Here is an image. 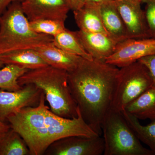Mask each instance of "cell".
<instances>
[{
    "label": "cell",
    "mask_w": 155,
    "mask_h": 155,
    "mask_svg": "<svg viewBox=\"0 0 155 155\" xmlns=\"http://www.w3.org/2000/svg\"><path fill=\"white\" fill-rule=\"evenodd\" d=\"M119 70L105 61L82 58L75 69L68 72L70 92L82 118L101 136L103 121L111 109Z\"/></svg>",
    "instance_id": "cell-1"
},
{
    "label": "cell",
    "mask_w": 155,
    "mask_h": 155,
    "mask_svg": "<svg viewBox=\"0 0 155 155\" xmlns=\"http://www.w3.org/2000/svg\"><path fill=\"white\" fill-rule=\"evenodd\" d=\"M45 100L42 91L37 106L22 108L8 118L10 127L22 137L30 155H44L52 143L67 137L101 136L85 122L78 109L77 117L64 118L50 110Z\"/></svg>",
    "instance_id": "cell-2"
},
{
    "label": "cell",
    "mask_w": 155,
    "mask_h": 155,
    "mask_svg": "<svg viewBox=\"0 0 155 155\" xmlns=\"http://www.w3.org/2000/svg\"><path fill=\"white\" fill-rule=\"evenodd\" d=\"M18 81L21 86L32 84L40 89L54 114L68 119L78 116V108L70 92L66 70L50 66L28 70Z\"/></svg>",
    "instance_id": "cell-3"
},
{
    "label": "cell",
    "mask_w": 155,
    "mask_h": 155,
    "mask_svg": "<svg viewBox=\"0 0 155 155\" xmlns=\"http://www.w3.org/2000/svg\"><path fill=\"white\" fill-rule=\"evenodd\" d=\"M53 40V37L32 30L19 2L12 3L0 16V55L19 50L35 49Z\"/></svg>",
    "instance_id": "cell-4"
},
{
    "label": "cell",
    "mask_w": 155,
    "mask_h": 155,
    "mask_svg": "<svg viewBox=\"0 0 155 155\" xmlns=\"http://www.w3.org/2000/svg\"><path fill=\"white\" fill-rule=\"evenodd\" d=\"M104 155H154L144 147L122 112L110 109L103 121Z\"/></svg>",
    "instance_id": "cell-5"
},
{
    "label": "cell",
    "mask_w": 155,
    "mask_h": 155,
    "mask_svg": "<svg viewBox=\"0 0 155 155\" xmlns=\"http://www.w3.org/2000/svg\"><path fill=\"white\" fill-rule=\"evenodd\" d=\"M153 84L146 67L137 61L121 67L116 78L111 109L122 112Z\"/></svg>",
    "instance_id": "cell-6"
},
{
    "label": "cell",
    "mask_w": 155,
    "mask_h": 155,
    "mask_svg": "<svg viewBox=\"0 0 155 155\" xmlns=\"http://www.w3.org/2000/svg\"><path fill=\"white\" fill-rule=\"evenodd\" d=\"M104 138L101 136H72L56 140L48 148L44 154L101 155L104 154Z\"/></svg>",
    "instance_id": "cell-7"
},
{
    "label": "cell",
    "mask_w": 155,
    "mask_h": 155,
    "mask_svg": "<svg viewBox=\"0 0 155 155\" xmlns=\"http://www.w3.org/2000/svg\"><path fill=\"white\" fill-rule=\"evenodd\" d=\"M154 54L155 38H129L118 43L114 54L105 62L121 68Z\"/></svg>",
    "instance_id": "cell-8"
},
{
    "label": "cell",
    "mask_w": 155,
    "mask_h": 155,
    "mask_svg": "<svg viewBox=\"0 0 155 155\" xmlns=\"http://www.w3.org/2000/svg\"><path fill=\"white\" fill-rule=\"evenodd\" d=\"M42 92L32 84L24 85L17 91L0 89V122L6 123L10 115L22 108L37 106Z\"/></svg>",
    "instance_id": "cell-9"
},
{
    "label": "cell",
    "mask_w": 155,
    "mask_h": 155,
    "mask_svg": "<svg viewBox=\"0 0 155 155\" xmlns=\"http://www.w3.org/2000/svg\"><path fill=\"white\" fill-rule=\"evenodd\" d=\"M127 30L128 39L149 38L144 11L141 0H115Z\"/></svg>",
    "instance_id": "cell-10"
},
{
    "label": "cell",
    "mask_w": 155,
    "mask_h": 155,
    "mask_svg": "<svg viewBox=\"0 0 155 155\" xmlns=\"http://www.w3.org/2000/svg\"><path fill=\"white\" fill-rule=\"evenodd\" d=\"M20 4L30 22L42 19L65 22L71 10L67 0H22Z\"/></svg>",
    "instance_id": "cell-11"
},
{
    "label": "cell",
    "mask_w": 155,
    "mask_h": 155,
    "mask_svg": "<svg viewBox=\"0 0 155 155\" xmlns=\"http://www.w3.org/2000/svg\"><path fill=\"white\" fill-rule=\"evenodd\" d=\"M75 31L84 49L93 59L106 61L116 50L118 43L109 35L80 30Z\"/></svg>",
    "instance_id": "cell-12"
},
{
    "label": "cell",
    "mask_w": 155,
    "mask_h": 155,
    "mask_svg": "<svg viewBox=\"0 0 155 155\" xmlns=\"http://www.w3.org/2000/svg\"><path fill=\"white\" fill-rule=\"evenodd\" d=\"M34 50L49 66L68 72L75 69L82 58L57 47L53 42Z\"/></svg>",
    "instance_id": "cell-13"
},
{
    "label": "cell",
    "mask_w": 155,
    "mask_h": 155,
    "mask_svg": "<svg viewBox=\"0 0 155 155\" xmlns=\"http://www.w3.org/2000/svg\"><path fill=\"white\" fill-rule=\"evenodd\" d=\"M73 11L75 22L79 30L109 35L103 24L100 5L84 3L80 8Z\"/></svg>",
    "instance_id": "cell-14"
},
{
    "label": "cell",
    "mask_w": 155,
    "mask_h": 155,
    "mask_svg": "<svg viewBox=\"0 0 155 155\" xmlns=\"http://www.w3.org/2000/svg\"><path fill=\"white\" fill-rule=\"evenodd\" d=\"M100 11L103 24L111 38L118 43L128 39L126 28L115 0L100 5Z\"/></svg>",
    "instance_id": "cell-15"
},
{
    "label": "cell",
    "mask_w": 155,
    "mask_h": 155,
    "mask_svg": "<svg viewBox=\"0 0 155 155\" xmlns=\"http://www.w3.org/2000/svg\"><path fill=\"white\" fill-rule=\"evenodd\" d=\"M0 61L4 65L13 64L28 70L49 66L35 50H19L0 55Z\"/></svg>",
    "instance_id": "cell-16"
},
{
    "label": "cell",
    "mask_w": 155,
    "mask_h": 155,
    "mask_svg": "<svg viewBox=\"0 0 155 155\" xmlns=\"http://www.w3.org/2000/svg\"><path fill=\"white\" fill-rule=\"evenodd\" d=\"M125 110L139 120H155V85L129 104Z\"/></svg>",
    "instance_id": "cell-17"
},
{
    "label": "cell",
    "mask_w": 155,
    "mask_h": 155,
    "mask_svg": "<svg viewBox=\"0 0 155 155\" xmlns=\"http://www.w3.org/2000/svg\"><path fill=\"white\" fill-rule=\"evenodd\" d=\"M53 43L57 47L67 52L80 56L87 60L93 59L84 49L75 31L65 28L53 37Z\"/></svg>",
    "instance_id": "cell-18"
},
{
    "label": "cell",
    "mask_w": 155,
    "mask_h": 155,
    "mask_svg": "<svg viewBox=\"0 0 155 155\" xmlns=\"http://www.w3.org/2000/svg\"><path fill=\"white\" fill-rule=\"evenodd\" d=\"M121 112L140 141L149 147L155 155V120L151 121L148 125H143L138 119L125 110Z\"/></svg>",
    "instance_id": "cell-19"
},
{
    "label": "cell",
    "mask_w": 155,
    "mask_h": 155,
    "mask_svg": "<svg viewBox=\"0 0 155 155\" xmlns=\"http://www.w3.org/2000/svg\"><path fill=\"white\" fill-rule=\"evenodd\" d=\"M30 151L19 134L11 128L0 139V155H28Z\"/></svg>",
    "instance_id": "cell-20"
},
{
    "label": "cell",
    "mask_w": 155,
    "mask_h": 155,
    "mask_svg": "<svg viewBox=\"0 0 155 155\" xmlns=\"http://www.w3.org/2000/svg\"><path fill=\"white\" fill-rule=\"evenodd\" d=\"M28 69L13 64L5 65L0 69V89L8 91H17L22 88L18 79Z\"/></svg>",
    "instance_id": "cell-21"
},
{
    "label": "cell",
    "mask_w": 155,
    "mask_h": 155,
    "mask_svg": "<svg viewBox=\"0 0 155 155\" xmlns=\"http://www.w3.org/2000/svg\"><path fill=\"white\" fill-rule=\"evenodd\" d=\"M30 25L32 30L37 33L53 37L66 28L64 21L54 19H42L30 21Z\"/></svg>",
    "instance_id": "cell-22"
},
{
    "label": "cell",
    "mask_w": 155,
    "mask_h": 155,
    "mask_svg": "<svg viewBox=\"0 0 155 155\" xmlns=\"http://www.w3.org/2000/svg\"><path fill=\"white\" fill-rule=\"evenodd\" d=\"M145 15L150 38H155V2L146 3Z\"/></svg>",
    "instance_id": "cell-23"
},
{
    "label": "cell",
    "mask_w": 155,
    "mask_h": 155,
    "mask_svg": "<svg viewBox=\"0 0 155 155\" xmlns=\"http://www.w3.org/2000/svg\"><path fill=\"white\" fill-rule=\"evenodd\" d=\"M138 61L144 64L148 69L152 78L153 85H155V54L143 57Z\"/></svg>",
    "instance_id": "cell-24"
},
{
    "label": "cell",
    "mask_w": 155,
    "mask_h": 155,
    "mask_svg": "<svg viewBox=\"0 0 155 155\" xmlns=\"http://www.w3.org/2000/svg\"><path fill=\"white\" fill-rule=\"evenodd\" d=\"M22 1V0H0V16L12 3L15 2H21Z\"/></svg>",
    "instance_id": "cell-25"
},
{
    "label": "cell",
    "mask_w": 155,
    "mask_h": 155,
    "mask_svg": "<svg viewBox=\"0 0 155 155\" xmlns=\"http://www.w3.org/2000/svg\"><path fill=\"white\" fill-rule=\"evenodd\" d=\"M71 10L74 11L80 8L83 5L84 3L82 0H67Z\"/></svg>",
    "instance_id": "cell-26"
},
{
    "label": "cell",
    "mask_w": 155,
    "mask_h": 155,
    "mask_svg": "<svg viewBox=\"0 0 155 155\" xmlns=\"http://www.w3.org/2000/svg\"><path fill=\"white\" fill-rule=\"evenodd\" d=\"M11 128L10 125L0 122V139Z\"/></svg>",
    "instance_id": "cell-27"
},
{
    "label": "cell",
    "mask_w": 155,
    "mask_h": 155,
    "mask_svg": "<svg viewBox=\"0 0 155 155\" xmlns=\"http://www.w3.org/2000/svg\"><path fill=\"white\" fill-rule=\"evenodd\" d=\"M84 3H91L101 5L103 3L107 2L114 0H82Z\"/></svg>",
    "instance_id": "cell-28"
},
{
    "label": "cell",
    "mask_w": 155,
    "mask_h": 155,
    "mask_svg": "<svg viewBox=\"0 0 155 155\" xmlns=\"http://www.w3.org/2000/svg\"><path fill=\"white\" fill-rule=\"evenodd\" d=\"M150 2H155V0H141L142 2L147 3Z\"/></svg>",
    "instance_id": "cell-29"
},
{
    "label": "cell",
    "mask_w": 155,
    "mask_h": 155,
    "mask_svg": "<svg viewBox=\"0 0 155 155\" xmlns=\"http://www.w3.org/2000/svg\"><path fill=\"white\" fill-rule=\"evenodd\" d=\"M4 66H5V65H4V64H2V63L0 61V68H2V67H3Z\"/></svg>",
    "instance_id": "cell-30"
},
{
    "label": "cell",
    "mask_w": 155,
    "mask_h": 155,
    "mask_svg": "<svg viewBox=\"0 0 155 155\" xmlns=\"http://www.w3.org/2000/svg\"></svg>",
    "instance_id": "cell-31"
}]
</instances>
